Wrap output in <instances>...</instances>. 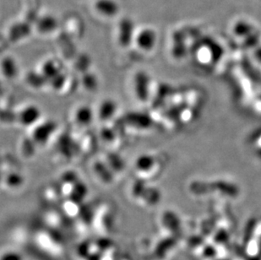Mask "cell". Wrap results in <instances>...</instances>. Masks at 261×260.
Wrapping results in <instances>:
<instances>
[{"instance_id": "cell-5", "label": "cell", "mask_w": 261, "mask_h": 260, "mask_svg": "<svg viewBox=\"0 0 261 260\" xmlns=\"http://www.w3.org/2000/svg\"><path fill=\"white\" fill-rule=\"evenodd\" d=\"M233 32L237 37H244L246 38L254 32V27L245 20H240L235 23L233 27Z\"/></svg>"}, {"instance_id": "cell-2", "label": "cell", "mask_w": 261, "mask_h": 260, "mask_svg": "<svg viewBox=\"0 0 261 260\" xmlns=\"http://www.w3.org/2000/svg\"><path fill=\"white\" fill-rule=\"evenodd\" d=\"M136 42L141 49L149 51L152 49L156 42V34L152 29L145 28L139 32L136 37Z\"/></svg>"}, {"instance_id": "cell-6", "label": "cell", "mask_w": 261, "mask_h": 260, "mask_svg": "<svg viewBox=\"0 0 261 260\" xmlns=\"http://www.w3.org/2000/svg\"><path fill=\"white\" fill-rule=\"evenodd\" d=\"M0 260H24L22 254L15 249H5L0 252Z\"/></svg>"}, {"instance_id": "cell-1", "label": "cell", "mask_w": 261, "mask_h": 260, "mask_svg": "<svg viewBox=\"0 0 261 260\" xmlns=\"http://www.w3.org/2000/svg\"><path fill=\"white\" fill-rule=\"evenodd\" d=\"M37 244L46 253L54 256H60L64 253V246L60 238L51 234L41 233L37 236Z\"/></svg>"}, {"instance_id": "cell-8", "label": "cell", "mask_w": 261, "mask_h": 260, "mask_svg": "<svg viewBox=\"0 0 261 260\" xmlns=\"http://www.w3.org/2000/svg\"><path fill=\"white\" fill-rule=\"evenodd\" d=\"M255 58L258 60H259V61H261V47L257 48L256 52H255Z\"/></svg>"}, {"instance_id": "cell-7", "label": "cell", "mask_w": 261, "mask_h": 260, "mask_svg": "<svg viewBox=\"0 0 261 260\" xmlns=\"http://www.w3.org/2000/svg\"><path fill=\"white\" fill-rule=\"evenodd\" d=\"M57 24V20L55 18L51 16H47V17L42 18L39 23L40 29L43 32H50L55 29Z\"/></svg>"}, {"instance_id": "cell-3", "label": "cell", "mask_w": 261, "mask_h": 260, "mask_svg": "<svg viewBox=\"0 0 261 260\" xmlns=\"http://www.w3.org/2000/svg\"><path fill=\"white\" fill-rule=\"evenodd\" d=\"M96 10L104 17H114L119 12V5L115 0H97Z\"/></svg>"}, {"instance_id": "cell-4", "label": "cell", "mask_w": 261, "mask_h": 260, "mask_svg": "<svg viewBox=\"0 0 261 260\" xmlns=\"http://www.w3.org/2000/svg\"><path fill=\"white\" fill-rule=\"evenodd\" d=\"M134 34V24L129 19L122 20L119 25V37L122 42H129Z\"/></svg>"}]
</instances>
